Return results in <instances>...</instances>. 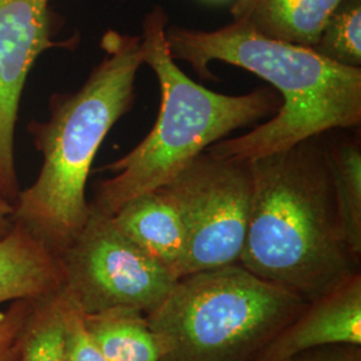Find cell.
Segmentation results:
<instances>
[{"label": "cell", "instance_id": "15", "mask_svg": "<svg viewBox=\"0 0 361 361\" xmlns=\"http://www.w3.org/2000/svg\"><path fill=\"white\" fill-rule=\"evenodd\" d=\"M65 292L35 300L27 317L16 361H65Z\"/></svg>", "mask_w": 361, "mask_h": 361}, {"label": "cell", "instance_id": "2", "mask_svg": "<svg viewBox=\"0 0 361 361\" xmlns=\"http://www.w3.org/2000/svg\"><path fill=\"white\" fill-rule=\"evenodd\" d=\"M250 162L240 265L308 302L360 271L337 217L325 134Z\"/></svg>", "mask_w": 361, "mask_h": 361}, {"label": "cell", "instance_id": "1", "mask_svg": "<svg viewBox=\"0 0 361 361\" xmlns=\"http://www.w3.org/2000/svg\"><path fill=\"white\" fill-rule=\"evenodd\" d=\"M174 59L202 78L224 62L262 78L283 97L279 111L249 133L212 145L207 153L256 159L313 137L361 123V68L337 65L310 47L268 38L241 22L213 31L168 26Z\"/></svg>", "mask_w": 361, "mask_h": 361}, {"label": "cell", "instance_id": "20", "mask_svg": "<svg viewBox=\"0 0 361 361\" xmlns=\"http://www.w3.org/2000/svg\"><path fill=\"white\" fill-rule=\"evenodd\" d=\"M15 204L8 201L0 192V237L10 232L13 226Z\"/></svg>", "mask_w": 361, "mask_h": 361}, {"label": "cell", "instance_id": "14", "mask_svg": "<svg viewBox=\"0 0 361 361\" xmlns=\"http://www.w3.org/2000/svg\"><path fill=\"white\" fill-rule=\"evenodd\" d=\"M328 166L343 237L352 255L361 257V143L357 137L325 133Z\"/></svg>", "mask_w": 361, "mask_h": 361}, {"label": "cell", "instance_id": "7", "mask_svg": "<svg viewBox=\"0 0 361 361\" xmlns=\"http://www.w3.org/2000/svg\"><path fill=\"white\" fill-rule=\"evenodd\" d=\"M63 292L83 314L113 308L149 313L178 280L121 232L111 217L92 212L82 231L59 252Z\"/></svg>", "mask_w": 361, "mask_h": 361}, {"label": "cell", "instance_id": "19", "mask_svg": "<svg viewBox=\"0 0 361 361\" xmlns=\"http://www.w3.org/2000/svg\"><path fill=\"white\" fill-rule=\"evenodd\" d=\"M288 361H361V345H326L301 352Z\"/></svg>", "mask_w": 361, "mask_h": 361}, {"label": "cell", "instance_id": "10", "mask_svg": "<svg viewBox=\"0 0 361 361\" xmlns=\"http://www.w3.org/2000/svg\"><path fill=\"white\" fill-rule=\"evenodd\" d=\"M111 219L131 243L177 277L186 252V231L178 209L162 189L131 198Z\"/></svg>", "mask_w": 361, "mask_h": 361}, {"label": "cell", "instance_id": "12", "mask_svg": "<svg viewBox=\"0 0 361 361\" xmlns=\"http://www.w3.org/2000/svg\"><path fill=\"white\" fill-rule=\"evenodd\" d=\"M343 0H235L233 20L268 38L313 47Z\"/></svg>", "mask_w": 361, "mask_h": 361}, {"label": "cell", "instance_id": "5", "mask_svg": "<svg viewBox=\"0 0 361 361\" xmlns=\"http://www.w3.org/2000/svg\"><path fill=\"white\" fill-rule=\"evenodd\" d=\"M307 304L235 262L180 277L146 319L161 361H253Z\"/></svg>", "mask_w": 361, "mask_h": 361}, {"label": "cell", "instance_id": "8", "mask_svg": "<svg viewBox=\"0 0 361 361\" xmlns=\"http://www.w3.org/2000/svg\"><path fill=\"white\" fill-rule=\"evenodd\" d=\"M51 0H0V192L15 204V126L27 77L52 40Z\"/></svg>", "mask_w": 361, "mask_h": 361}, {"label": "cell", "instance_id": "11", "mask_svg": "<svg viewBox=\"0 0 361 361\" xmlns=\"http://www.w3.org/2000/svg\"><path fill=\"white\" fill-rule=\"evenodd\" d=\"M63 290L58 256L19 224L0 237V305Z\"/></svg>", "mask_w": 361, "mask_h": 361}, {"label": "cell", "instance_id": "16", "mask_svg": "<svg viewBox=\"0 0 361 361\" xmlns=\"http://www.w3.org/2000/svg\"><path fill=\"white\" fill-rule=\"evenodd\" d=\"M312 49L337 65L361 68V0H343Z\"/></svg>", "mask_w": 361, "mask_h": 361}, {"label": "cell", "instance_id": "9", "mask_svg": "<svg viewBox=\"0 0 361 361\" xmlns=\"http://www.w3.org/2000/svg\"><path fill=\"white\" fill-rule=\"evenodd\" d=\"M341 344L361 345L360 271L310 301L253 361H288L310 349Z\"/></svg>", "mask_w": 361, "mask_h": 361}, {"label": "cell", "instance_id": "17", "mask_svg": "<svg viewBox=\"0 0 361 361\" xmlns=\"http://www.w3.org/2000/svg\"><path fill=\"white\" fill-rule=\"evenodd\" d=\"M63 352L65 361H107L86 328L83 313L68 298L65 310Z\"/></svg>", "mask_w": 361, "mask_h": 361}, {"label": "cell", "instance_id": "13", "mask_svg": "<svg viewBox=\"0 0 361 361\" xmlns=\"http://www.w3.org/2000/svg\"><path fill=\"white\" fill-rule=\"evenodd\" d=\"M83 319L106 360L161 361L157 336L142 310L113 308Z\"/></svg>", "mask_w": 361, "mask_h": 361}, {"label": "cell", "instance_id": "18", "mask_svg": "<svg viewBox=\"0 0 361 361\" xmlns=\"http://www.w3.org/2000/svg\"><path fill=\"white\" fill-rule=\"evenodd\" d=\"M34 301H13L0 313V361H16L22 332Z\"/></svg>", "mask_w": 361, "mask_h": 361}, {"label": "cell", "instance_id": "6", "mask_svg": "<svg viewBox=\"0 0 361 361\" xmlns=\"http://www.w3.org/2000/svg\"><path fill=\"white\" fill-rule=\"evenodd\" d=\"M180 212L186 252L177 277L238 262L249 221V159L202 153L162 188Z\"/></svg>", "mask_w": 361, "mask_h": 361}, {"label": "cell", "instance_id": "3", "mask_svg": "<svg viewBox=\"0 0 361 361\" xmlns=\"http://www.w3.org/2000/svg\"><path fill=\"white\" fill-rule=\"evenodd\" d=\"M104 59L85 85L52 97L49 121L31 122L43 157L38 178L19 192L13 224H19L55 255L62 252L90 216L86 185L94 158L109 131L129 113L143 63L140 35L107 31Z\"/></svg>", "mask_w": 361, "mask_h": 361}, {"label": "cell", "instance_id": "4", "mask_svg": "<svg viewBox=\"0 0 361 361\" xmlns=\"http://www.w3.org/2000/svg\"><path fill=\"white\" fill-rule=\"evenodd\" d=\"M168 26V13L161 6L143 18V63L159 83V113L142 142L104 168L116 176L99 183L90 202L91 210L104 216L111 217L131 198L165 186L212 145L271 118L281 106L280 95L271 89L226 95L194 82L170 52Z\"/></svg>", "mask_w": 361, "mask_h": 361}]
</instances>
